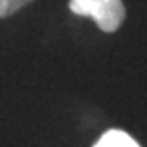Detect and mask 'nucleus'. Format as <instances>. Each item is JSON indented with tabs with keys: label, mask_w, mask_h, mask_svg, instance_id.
I'll use <instances>...</instances> for the list:
<instances>
[{
	"label": "nucleus",
	"mask_w": 147,
	"mask_h": 147,
	"mask_svg": "<svg viewBox=\"0 0 147 147\" xmlns=\"http://www.w3.org/2000/svg\"><path fill=\"white\" fill-rule=\"evenodd\" d=\"M32 0H0V18H7L22 7L30 4Z\"/></svg>",
	"instance_id": "3"
},
{
	"label": "nucleus",
	"mask_w": 147,
	"mask_h": 147,
	"mask_svg": "<svg viewBox=\"0 0 147 147\" xmlns=\"http://www.w3.org/2000/svg\"><path fill=\"white\" fill-rule=\"evenodd\" d=\"M94 147H140L133 136L122 129H108L101 135V138L94 144Z\"/></svg>",
	"instance_id": "2"
},
{
	"label": "nucleus",
	"mask_w": 147,
	"mask_h": 147,
	"mask_svg": "<svg viewBox=\"0 0 147 147\" xmlns=\"http://www.w3.org/2000/svg\"><path fill=\"white\" fill-rule=\"evenodd\" d=\"M71 13L92 18L103 32H115L124 22L122 0H69Z\"/></svg>",
	"instance_id": "1"
}]
</instances>
